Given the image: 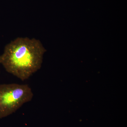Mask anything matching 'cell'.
Here are the masks:
<instances>
[{
	"label": "cell",
	"instance_id": "1",
	"mask_svg": "<svg viewBox=\"0 0 127 127\" xmlns=\"http://www.w3.org/2000/svg\"><path fill=\"white\" fill-rule=\"evenodd\" d=\"M46 51L38 39L17 37L5 47L0 64L7 72L25 81L40 69Z\"/></svg>",
	"mask_w": 127,
	"mask_h": 127
},
{
	"label": "cell",
	"instance_id": "2",
	"mask_svg": "<svg viewBox=\"0 0 127 127\" xmlns=\"http://www.w3.org/2000/svg\"><path fill=\"white\" fill-rule=\"evenodd\" d=\"M34 94L28 84L17 83L0 85V118L10 115L31 101Z\"/></svg>",
	"mask_w": 127,
	"mask_h": 127
}]
</instances>
